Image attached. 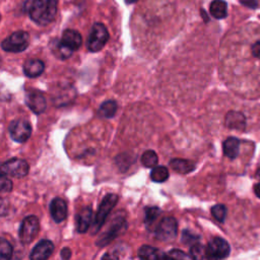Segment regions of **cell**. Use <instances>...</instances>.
Instances as JSON below:
<instances>
[{
  "mask_svg": "<svg viewBox=\"0 0 260 260\" xmlns=\"http://www.w3.org/2000/svg\"><path fill=\"white\" fill-rule=\"evenodd\" d=\"M58 0H34L28 8L30 18L40 25L50 23L57 12Z\"/></svg>",
  "mask_w": 260,
  "mask_h": 260,
  "instance_id": "obj_1",
  "label": "cell"
},
{
  "mask_svg": "<svg viewBox=\"0 0 260 260\" xmlns=\"http://www.w3.org/2000/svg\"><path fill=\"white\" fill-rule=\"evenodd\" d=\"M117 201H118V196L116 194H108L104 197L92 223V230H91L92 234H95L102 228L109 213L115 207Z\"/></svg>",
  "mask_w": 260,
  "mask_h": 260,
  "instance_id": "obj_2",
  "label": "cell"
},
{
  "mask_svg": "<svg viewBox=\"0 0 260 260\" xmlns=\"http://www.w3.org/2000/svg\"><path fill=\"white\" fill-rule=\"evenodd\" d=\"M29 43V36L26 31L18 30L13 34H11L8 38H6L2 44L1 47L6 52H12V53H18L24 51Z\"/></svg>",
  "mask_w": 260,
  "mask_h": 260,
  "instance_id": "obj_3",
  "label": "cell"
},
{
  "mask_svg": "<svg viewBox=\"0 0 260 260\" xmlns=\"http://www.w3.org/2000/svg\"><path fill=\"white\" fill-rule=\"evenodd\" d=\"M109 40V32L103 23H94L87 41V48L90 52H98L104 48Z\"/></svg>",
  "mask_w": 260,
  "mask_h": 260,
  "instance_id": "obj_4",
  "label": "cell"
},
{
  "mask_svg": "<svg viewBox=\"0 0 260 260\" xmlns=\"http://www.w3.org/2000/svg\"><path fill=\"white\" fill-rule=\"evenodd\" d=\"M28 170V164L24 159L18 157H13L0 164V172L10 177L22 178L27 175Z\"/></svg>",
  "mask_w": 260,
  "mask_h": 260,
  "instance_id": "obj_5",
  "label": "cell"
},
{
  "mask_svg": "<svg viewBox=\"0 0 260 260\" xmlns=\"http://www.w3.org/2000/svg\"><path fill=\"white\" fill-rule=\"evenodd\" d=\"M39 228H40V223L37 216L35 215L26 216L22 220L19 228V232H18V237L20 242L22 244H29L31 241H34V239L39 233Z\"/></svg>",
  "mask_w": 260,
  "mask_h": 260,
  "instance_id": "obj_6",
  "label": "cell"
},
{
  "mask_svg": "<svg viewBox=\"0 0 260 260\" xmlns=\"http://www.w3.org/2000/svg\"><path fill=\"white\" fill-rule=\"evenodd\" d=\"M230 245L229 243L219 237L212 238L207 246L205 247L206 256L208 259H222L229 256L230 254Z\"/></svg>",
  "mask_w": 260,
  "mask_h": 260,
  "instance_id": "obj_7",
  "label": "cell"
},
{
  "mask_svg": "<svg viewBox=\"0 0 260 260\" xmlns=\"http://www.w3.org/2000/svg\"><path fill=\"white\" fill-rule=\"evenodd\" d=\"M177 233L178 223L177 220L172 216L162 218L155 230V236L160 241L173 240L177 236Z\"/></svg>",
  "mask_w": 260,
  "mask_h": 260,
  "instance_id": "obj_8",
  "label": "cell"
},
{
  "mask_svg": "<svg viewBox=\"0 0 260 260\" xmlns=\"http://www.w3.org/2000/svg\"><path fill=\"white\" fill-rule=\"evenodd\" d=\"M9 132L14 141L24 142L30 136L31 127L28 122L23 121V120H17L10 124Z\"/></svg>",
  "mask_w": 260,
  "mask_h": 260,
  "instance_id": "obj_9",
  "label": "cell"
},
{
  "mask_svg": "<svg viewBox=\"0 0 260 260\" xmlns=\"http://www.w3.org/2000/svg\"><path fill=\"white\" fill-rule=\"evenodd\" d=\"M25 103L35 114H41L46 110V98L40 90H28L25 94Z\"/></svg>",
  "mask_w": 260,
  "mask_h": 260,
  "instance_id": "obj_10",
  "label": "cell"
},
{
  "mask_svg": "<svg viewBox=\"0 0 260 260\" xmlns=\"http://www.w3.org/2000/svg\"><path fill=\"white\" fill-rule=\"evenodd\" d=\"M126 221L123 218H118L116 219L110 226V229H108V231L103 235V237H101L96 244L100 247L106 246L107 244H109L111 241H113L119 234L120 232L124 231L126 228Z\"/></svg>",
  "mask_w": 260,
  "mask_h": 260,
  "instance_id": "obj_11",
  "label": "cell"
},
{
  "mask_svg": "<svg viewBox=\"0 0 260 260\" xmlns=\"http://www.w3.org/2000/svg\"><path fill=\"white\" fill-rule=\"evenodd\" d=\"M53 251V243L49 240H42L35 246L29 255V258L31 260H45L51 256Z\"/></svg>",
  "mask_w": 260,
  "mask_h": 260,
  "instance_id": "obj_12",
  "label": "cell"
},
{
  "mask_svg": "<svg viewBox=\"0 0 260 260\" xmlns=\"http://www.w3.org/2000/svg\"><path fill=\"white\" fill-rule=\"evenodd\" d=\"M60 43L71 51H75L80 48L82 44V38L80 34L74 29H66L61 38Z\"/></svg>",
  "mask_w": 260,
  "mask_h": 260,
  "instance_id": "obj_13",
  "label": "cell"
},
{
  "mask_svg": "<svg viewBox=\"0 0 260 260\" xmlns=\"http://www.w3.org/2000/svg\"><path fill=\"white\" fill-rule=\"evenodd\" d=\"M225 126L230 129L244 130L246 127V117L243 113L237 111H230L224 118Z\"/></svg>",
  "mask_w": 260,
  "mask_h": 260,
  "instance_id": "obj_14",
  "label": "cell"
},
{
  "mask_svg": "<svg viewBox=\"0 0 260 260\" xmlns=\"http://www.w3.org/2000/svg\"><path fill=\"white\" fill-rule=\"evenodd\" d=\"M50 211L53 219L56 222H61L67 216V205L63 199L54 198L50 205Z\"/></svg>",
  "mask_w": 260,
  "mask_h": 260,
  "instance_id": "obj_15",
  "label": "cell"
},
{
  "mask_svg": "<svg viewBox=\"0 0 260 260\" xmlns=\"http://www.w3.org/2000/svg\"><path fill=\"white\" fill-rule=\"evenodd\" d=\"M92 211L90 207H83L76 215V228L79 233H85L91 222Z\"/></svg>",
  "mask_w": 260,
  "mask_h": 260,
  "instance_id": "obj_16",
  "label": "cell"
},
{
  "mask_svg": "<svg viewBox=\"0 0 260 260\" xmlns=\"http://www.w3.org/2000/svg\"><path fill=\"white\" fill-rule=\"evenodd\" d=\"M45 69V65L41 60L30 59L27 60L23 65V72L27 77L40 76Z\"/></svg>",
  "mask_w": 260,
  "mask_h": 260,
  "instance_id": "obj_17",
  "label": "cell"
},
{
  "mask_svg": "<svg viewBox=\"0 0 260 260\" xmlns=\"http://www.w3.org/2000/svg\"><path fill=\"white\" fill-rule=\"evenodd\" d=\"M223 153L230 158H236L240 151V140L237 137H229L222 144Z\"/></svg>",
  "mask_w": 260,
  "mask_h": 260,
  "instance_id": "obj_18",
  "label": "cell"
},
{
  "mask_svg": "<svg viewBox=\"0 0 260 260\" xmlns=\"http://www.w3.org/2000/svg\"><path fill=\"white\" fill-rule=\"evenodd\" d=\"M171 168L180 174H187L194 170L195 165L193 161L184 158H173L170 161Z\"/></svg>",
  "mask_w": 260,
  "mask_h": 260,
  "instance_id": "obj_19",
  "label": "cell"
},
{
  "mask_svg": "<svg viewBox=\"0 0 260 260\" xmlns=\"http://www.w3.org/2000/svg\"><path fill=\"white\" fill-rule=\"evenodd\" d=\"M138 256L141 259H162L168 258L166 254L160 252L158 249L151 246H141L138 250Z\"/></svg>",
  "mask_w": 260,
  "mask_h": 260,
  "instance_id": "obj_20",
  "label": "cell"
},
{
  "mask_svg": "<svg viewBox=\"0 0 260 260\" xmlns=\"http://www.w3.org/2000/svg\"><path fill=\"white\" fill-rule=\"evenodd\" d=\"M210 14L216 19H222L226 16L228 6L223 0H213L209 6Z\"/></svg>",
  "mask_w": 260,
  "mask_h": 260,
  "instance_id": "obj_21",
  "label": "cell"
},
{
  "mask_svg": "<svg viewBox=\"0 0 260 260\" xmlns=\"http://www.w3.org/2000/svg\"><path fill=\"white\" fill-rule=\"evenodd\" d=\"M150 178L153 182L156 183H162L168 180L169 178V171L166 167L164 166H157L153 167L151 173H150Z\"/></svg>",
  "mask_w": 260,
  "mask_h": 260,
  "instance_id": "obj_22",
  "label": "cell"
},
{
  "mask_svg": "<svg viewBox=\"0 0 260 260\" xmlns=\"http://www.w3.org/2000/svg\"><path fill=\"white\" fill-rule=\"evenodd\" d=\"M117 112V104L114 101H106L104 102L99 110L101 116L105 118H111Z\"/></svg>",
  "mask_w": 260,
  "mask_h": 260,
  "instance_id": "obj_23",
  "label": "cell"
},
{
  "mask_svg": "<svg viewBox=\"0 0 260 260\" xmlns=\"http://www.w3.org/2000/svg\"><path fill=\"white\" fill-rule=\"evenodd\" d=\"M158 157L153 150H146L141 156V162L145 168H153L156 166Z\"/></svg>",
  "mask_w": 260,
  "mask_h": 260,
  "instance_id": "obj_24",
  "label": "cell"
},
{
  "mask_svg": "<svg viewBox=\"0 0 260 260\" xmlns=\"http://www.w3.org/2000/svg\"><path fill=\"white\" fill-rule=\"evenodd\" d=\"M12 256V247L10 243L3 239L0 238V260H8Z\"/></svg>",
  "mask_w": 260,
  "mask_h": 260,
  "instance_id": "obj_25",
  "label": "cell"
},
{
  "mask_svg": "<svg viewBox=\"0 0 260 260\" xmlns=\"http://www.w3.org/2000/svg\"><path fill=\"white\" fill-rule=\"evenodd\" d=\"M190 256L192 257V259H205V258H207L205 247H203L199 243L193 244L190 248Z\"/></svg>",
  "mask_w": 260,
  "mask_h": 260,
  "instance_id": "obj_26",
  "label": "cell"
},
{
  "mask_svg": "<svg viewBox=\"0 0 260 260\" xmlns=\"http://www.w3.org/2000/svg\"><path fill=\"white\" fill-rule=\"evenodd\" d=\"M211 214L217 221H223L226 216V208L223 204H216L211 207Z\"/></svg>",
  "mask_w": 260,
  "mask_h": 260,
  "instance_id": "obj_27",
  "label": "cell"
},
{
  "mask_svg": "<svg viewBox=\"0 0 260 260\" xmlns=\"http://www.w3.org/2000/svg\"><path fill=\"white\" fill-rule=\"evenodd\" d=\"M159 213H160V209L158 207H155V206L146 207L145 208V217H144L145 223H147V224L152 223L157 218Z\"/></svg>",
  "mask_w": 260,
  "mask_h": 260,
  "instance_id": "obj_28",
  "label": "cell"
},
{
  "mask_svg": "<svg viewBox=\"0 0 260 260\" xmlns=\"http://www.w3.org/2000/svg\"><path fill=\"white\" fill-rule=\"evenodd\" d=\"M12 190V182L6 177V175L0 172V193H7Z\"/></svg>",
  "mask_w": 260,
  "mask_h": 260,
  "instance_id": "obj_29",
  "label": "cell"
},
{
  "mask_svg": "<svg viewBox=\"0 0 260 260\" xmlns=\"http://www.w3.org/2000/svg\"><path fill=\"white\" fill-rule=\"evenodd\" d=\"M182 241L184 243H186V244L193 245V244L198 243L199 237L194 235V234H192V233H190L189 231H184L183 232V236H182Z\"/></svg>",
  "mask_w": 260,
  "mask_h": 260,
  "instance_id": "obj_30",
  "label": "cell"
},
{
  "mask_svg": "<svg viewBox=\"0 0 260 260\" xmlns=\"http://www.w3.org/2000/svg\"><path fill=\"white\" fill-rule=\"evenodd\" d=\"M168 258H175V259H192V257L190 255H187L186 253H184L183 251L181 250H178V249H173L171 250L168 254H167Z\"/></svg>",
  "mask_w": 260,
  "mask_h": 260,
  "instance_id": "obj_31",
  "label": "cell"
},
{
  "mask_svg": "<svg viewBox=\"0 0 260 260\" xmlns=\"http://www.w3.org/2000/svg\"><path fill=\"white\" fill-rule=\"evenodd\" d=\"M251 51H252V54H253L254 57L259 58V57H260V42L254 43V44L252 45Z\"/></svg>",
  "mask_w": 260,
  "mask_h": 260,
  "instance_id": "obj_32",
  "label": "cell"
},
{
  "mask_svg": "<svg viewBox=\"0 0 260 260\" xmlns=\"http://www.w3.org/2000/svg\"><path fill=\"white\" fill-rule=\"evenodd\" d=\"M241 3L250 8H256L258 6L257 0H241Z\"/></svg>",
  "mask_w": 260,
  "mask_h": 260,
  "instance_id": "obj_33",
  "label": "cell"
},
{
  "mask_svg": "<svg viewBox=\"0 0 260 260\" xmlns=\"http://www.w3.org/2000/svg\"><path fill=\"white\" fill-rule=\"evenodd\" d=\"M61 257H62L63 259H69V258L71 257V251H70V249H68V248L62 249V251H61Z\"/></svg>",
  "mask_w": 260,
  "mask_h": 260,
  "instance_id": "obj_34",
  "label": "cell"
},
{
  "mask_svg": "<svg viewBox=\"0 0 260 260\" xmlns=\"http://www.w3.org/2000/svg\"><path fill=\"white\" fill-rule=\"evenodd\" d=\"M254 193L257 197L260 198V183H257L254 185Z\"/></svg>",
  "mask_w": 260,
  "mask_h": 260,
  "instance_id": "obj_35",
  "label": "cell"
},
{
  "mask_svg": "<svg viewBox=\"0 0 260 260\" xmlns=\"http://www.w3.org/2000/svg\"><path fill=\"white\" fill-rule=\"evenodd\" d=\"M255 176H256V178H257V179H259V180H260V168H258V169H257Z\"/></svg>",
  "mask_w": 260,
  "mask_h": 260,
  "instance_id": "obj_36",
  "label": "cell"
},
{
  "mask_svg": "<svg viewBox=\"0 0 260 260\" xmlns=\"http://www.w3.org/2000/svg\"><path fill=\"white\" fill-rule=\"evenodd\" d=\"M137 0H125V2L127 3V4H131V3H134V2H136Z\"/></svg>",
  "mask_w": 260,
  "mask_h": 260,
  "instance_id": "obj_37",
  "label": "cell"
}]
</instances>
